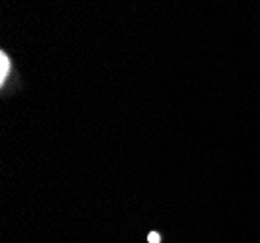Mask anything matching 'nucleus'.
Here are the masks:
<instances>
[{
	"label": "nucleus",
	"mask_w": 260,
	"mask_h": 243,
	"mask_svg": "<svg viewBox=\"0 0 260 243\" xmlns=\"http://www.w3.org/2000/svg\"><path fill=\"white\" fill-rule=\"evenodd\" d=\"M8 74H10V58L2 51V53H0V82H2V84L6 82Z\"/></svg>",
	"instance_id": "1"
},
{
	"label": "nucleus",
	"mask_w": 260,
	"mask_h": 243,
	"mask_svg": "<svg viewBox=\"0 0 260 243\" xmlns=\"http://www.w3.org/2000/svg\"><path fill=\"white\" fill-rule=\"evenodd\" d=\"M148 239H150V243H157L159 241V235H157V233H150V237H148Z\"/></svg>",
	"instance_id": "2"
}]
</instances>
